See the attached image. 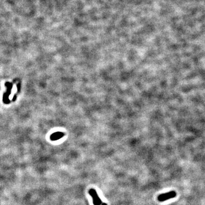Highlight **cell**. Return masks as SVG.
<instances>
[{
    "label": "cell",
    "mask_w": 205,
    "mask_h": 205,
    "mask_svg": "<svg viewBox=\"0 0 205 205\" xmlns=\"http://www.w3.org/2000/svg\"><path fill=\"white\" fill-rule=\"evenodd\" d=\"M177 194L175 191H171L169 192L164 193L162 194H160L158 196V201L160 202H164L168 200H170L171 198H173L176 196Z\"/></svg>",
    "instance_id": "obj_1"
},
{
    "label": "cell",
    "mask_w": 205,
    "mask_h": 205,
    "mask_svg": "<svg viewBox=\"0 0 205 205\" xmlns=\"http://www.w3.org/2000/svg\"><path fill=\"white\" fill-rule=\"evenodd\" d=\"M89 194L92 196L93 199V203L94 205H101L102 203V201L99 198L96 191L94 189H91L89 190Z\"/></svg>",
    "instance_id": "obj_2"
},
{
    "label": "cell",
    "mask_w": 205,
    "mask_h": 205,
    "mask_svg": "<svg viewBox=\"0 0 205 205\" xmlns=\"http://www.w3.org/2000/svg\"><path fill=\"white\" fill-rule=\"evenodd\" d=\"M63 136H64L63 133L58 132L53 133L50 137V138L52 141H56V140H58L60 138H61Z\"/></svg>",
    "instance_id": "obj_3"
},
{
    "label": "cell",
    "mask_w": 205,
    "mask_h": 205,
    "mask_svg": "<svg viewBox=\"0 0 205 205\" xmlns=\"http://www.w3.org/2000/svg\"><path fill=\"white\" fill-rule=\"evenodd\" d=\"M101 205H107V203H102Z\"/></svg>",
    "instance_id": "obj_4"
}]
</instances>
